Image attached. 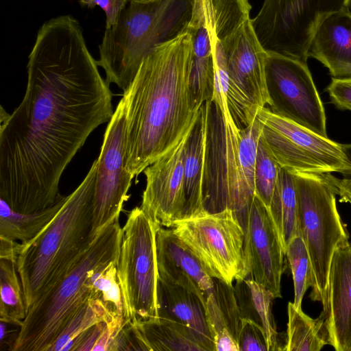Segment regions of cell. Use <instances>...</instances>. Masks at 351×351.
Returning <instances> with one entry per match:
<instances>
[{"label":"cell","mask_w":351,"mask_h":351,"mask_svg":"<svg viewBox=\"0 0 351 351\" xmlns=\"http://www.w3.org/2000/svg\"><path fill=\"white\" fill-rule=\"evenodd\" d=\"M195 0H131L117 23L106 28L97 60L106 81L124 92L144 58L157 45L184 32Z\"/></svg>","instance_id":"obj_5"},{"label":"cell","mask_w":351,"mask_h":351,"mask_svg":"<svg viewBox=\"0 0 351 351\" xmlns=\"http://www.w3.org/2000/svg\"><path fill=\"white\" fill-rule=\"evenodd\" d=\"M13 324L8 323L5 322L0 321L1 325V339L0 346L1 348L5 345L7 346V350L12 351L14 345L17 339L18 335L21 329V325L16 324L12 328Z\"/></svg>","instance_id":"obj_38"},{"label":"cell","mask_w":351,"mask_h":351,"mask_svg":"<svg viewBox=\"0 0 351 351\" xmlns=\"http://www.w3.org/2000/svg\"><path fill=\"white\" fill-rule=\"evenodd\" d=\"M121 238L119 219L97 234L73 269L29 308L12 351H47L80 308L99 298L91 274L99 265L119 262Z\"/></svg>","instance_id":"obj_6"},{"label":"cell","mask_w":351,"mask_h":351,"mask_svg":"<svg viewBox=\"0 0 351 351\" xmlns=\"http://www.w3.org/2000/svg\"><path fill=\"white\" fill-rule=\"evenodd\" d=\"M131 0H79L82 6L100 7L106 14V28L114 25Z\"/></svg>","instance_id":"obj_36"},{"label":"cell","mask_w":351,"mask_h":351,"mask_svg":"<svg viewBox=\"0 0 351 351\" xmlns=\"http://www.w3.org/2000/svg\"><path fill=\"white\" fill-rule=\"evenodd\" d=\"M250 11L239 8L212 20L226 59L227 104L241 129L251 123L260 108L271 105L266 73L267 52L254 29Z\"/></svg>","instance_id":"obj_7"},{"label":"cell","mask_w":351,"mask_h":351,"mask_svg":"<svg viewBox=\"0 0 351 351\" xmlns=\"http://www.w3.org/2000/svg\"><path fill=\"white\" fill-rule=\"evenodd\" d=\"M192 49L187 31L156 46L123 92L125 166L134 178L175 147L197 120L202 106L190 88Z\"/></svg>","instance_id":"obj_2"},{"label":"cell","mask_w":351,"mask_h":351,"mask_svg":"<svg viewBox=\"0 0 351 351\" xmlns=\"http://www.w3.org/2000/svg\"><path fill=\"white\" fill-rule=\"evenodd\" d=\"M126 108L123 97L119 101L104 136L93 204V238L104 227L119 219L134 177L125 166Z\"/></svg>","instance_id":"obj_14"},{"label":"cell","mask_w":351,"mask_h":351,"mask_svg":"<svg viewBox=\"0 0 351 351\" xmlns=\"http://www.w3.org/2000/svg\"><path fill=\"white\" fill-rule=\"evenodd\" d=\"M146 1H153V0H146Z\"/></svg>","instance_id":"obj_41"},{"label":"cell","mask_w":351,"mask_h":351,"mask_svg":"<svg viewBox=\"0 0 351 351\" xmlns=\"http://www.w3.org/2000/svg\"><path fill=\"white\" fill-rule=\"evenodd\" d=\"M262 136L274 158L293 173H340L349 165L339 144L264 107L256 114Z\"/></svg>","instance_id":"obj_12"},{"label":"cell","mask_w":351,"mask_h":351,"mask_svg":"<svg viewBox=\"0 0 351 351\" xmlns=\"http://www.w3.org/2000/svg\"><path fill=\"white\" fill-rule=\"evenodd\" d=\"M207 138L203 186L205 212L232 210L242 226L254 196V169L262 125L241 129L228 107L206 102Z\"/></svg>","instance_id":"obj_4"},{"label":"cell","mask_w":351,"mask_h":351,"mask_svg":"<svg viewBox=\"0 0 351 351\" xmlns=\"http://www.w3.org/2000/svg\"><path fill=\"white\" fill-rule=\"evenodd\" d=\"M206 316L215 351H239L238 339L241 315L233 285L214 278V286L206 302Z\"/></svg>","instance_id":"obj_23"},{"label":"cell","mask_w":351,"mask_h":351,"mask_svg":"<svg viewBox=\"0 0 351 351\" xmlns=\"http://www.w3.org/2000/svg\"><path fill=\"white\" fill-rule=\"evenodd\" d=\"M307 56L319 61L333 77H351L350 9L334 12L319 25Z\"/></svg>","instance_id":"obj_19"},{"label":"cell","mask_w":351,"mask_h":351,"mask_svg":"<svg viewBox=\"0 0 351 351\" xmlns=\"http://www.w3.org/2000/svg\"><path fill=\"white\" fill-rule=\"evenodd\" d=\"M238 344L239 351H269L263 330L247 319H241Z\"/></svg>","instance_id":"obj_34"},{"label":"cell","mask_w":351,"mask_h":351,"mask_svg":"<svg viewBox=\"0 0 351 351\" xmlns=\"http://www.w3.org/2000/svg\"><path fill=\"white\" fill-rule=\"evenodd\" d=\"M172 228L213 278L232 285L250 276L244 230L232 210L204 213L176 221Z\"/></svg>","instance_id":"obj_10"},{"label":"cell","mask_w":351,"mask_h":351,"mask_svg":"<svg viewBox=\"0 0 351 351\" xmlns=\"http://www.w3.org/2000/svg\"><path fill=\"white\" fill-rule=\"evenodd\" d=\"M67 197L61 195L53 206L33 213L16 212L0 199V237L21 243L32 239L53 220Z\"/></svg>","instance_id":"obj_27"},{"label":"cell","mask_w":351,"mask_h":351,"mask_svg":"<svg viewBox=\"0 0 351 351\" xmlns=\"http://www.w3.org/2000/svg\"><path fill=\"white\" fill-rule=\"evenodd\" d=\"M324 176L332 185L336 195H339L340 201L351 204V177L343 176V178H337L331 173H326Z\"/></svg>","instance_id":"obj_37"},{"label":"cell","mask_w":351,"mask_h":351,"mask_svg":"<svg viewBox=\"0 0 351 351\" xmlns=\"http://www.w3.org/2000/svg\"><path fill=\"white\" fill-rule=\"evenodd\" d=\"M71 14L45 21L28 57L24 97L1 106L0 199L21 213L60 198L64 169L89 135L113 115L112 94Z\"/></svg>","instance_id":"obj_1"},{"label":"cell","mask_w":351,"mask_h":351,"mask_svg":"<svg viewBox=\"0 0 351 351\" xmlns=\"http://www.w3.org/2000/svg\"><path fill=\"white\" fill-rule=\"evenodd\" d=\"M118 262L112 261L96 267L91 274L93 288L98 297L123 316V304L117 278Z\"/></svg>","instance_id":"obj_33"},{"label":"cell","mask_w":351,"mask_h":351,"mask_svg":"<svg viewBox=\"0 0 351 351\" xmlns=\"http://www.w3.org/2000/svg\"><path fill=\"white\" fill-rule=\"evenodd\" d=\"M158 317L189 328L208 351H215L214 338L206 316V304L193 292L158 278Z\"/></svg>","instance_id":"obj_21"},{"label":"cell","mask_w":351,"mask_h":351,"mask_svg":"<svg viewBox=\"0 0 351 351\" xmlns=\"http://www.w3.org/2000/svg\"><path fill=\"white\" fill-rule=\"evenodd\" d=\"M210 0H195L186 31L192 36L190 88L195 103L201 106L212 99L215 68L210 32Z\"/></svg>","instance_id":"obj_20"},{"label":"cell","mask_w":351,"mask_h":351,"mask_svg":"<svg viewBox=\"0 0 351 351\" xmlns=\"http://www.w3.org/2000/svg\"><path fill=\"white\" fill-rule=\"evenodd\" d=\"M160 226L139 206L129 212L122 228L117 267L124 322L158 317L156 239Z\"/></svg>","instance_id":"obj_9"},{"label":"cell","mask_w":351,"mask_h":351,"mask_svg":"<svg viewBox=\"0 0 351 351\" xmlns=\"http://www.w3.org/2000/svg\"><path fill=\"white\" fill-rule=\"evenodd\" d=\"M206 138L207 108L205 102L199 109L187 140L184 162L185 219L206 213L203 205Z\"/></svg>","instance_id":"obj_24"},{"label":"cell","mask_w":351,"mask_h":351,"mask_svg":"<svg viewBox=\"0 0 351 351\" xmlns=\"http://www.w3.org/2000/svg\"><path fill=\"white\" fill-rule=\"evenodd\" d=\"M235 282L233 289L241 317L263 330L269 351L284 350L286 336L277 330L272 313L273 293L250 276Z\"/></svg>","instance_id":"obj_25"},{"label":"cell","mask_w":351,"mask_h":351,"mask_svg":"<svg viewBox=\"0 0 351 351\" xmlns=\"http://www.w3.org/2000/svg\"><path fill=\"white\" fill-rule=\"evenodd\" d=\"M268 210L278 230L285 254L291 239L300 235V230L295 176L283 168H281Z\"/></svg>","instance_id":"obj_26"},{"label":"cell","mask_w":351,"mask_h":351,"mask_svg":"<svg viewBox=\"0 0 351 351\" xmlns=\"http://www.w3.org/2000/svg\"><path fill=\"white\" fill-rule=\"evenodd\" d=\"M341 145L349 167L348 169L341 171L339 173L346 177H351V144Z\"/></svg>","instance_id":"obj_40"},{"label":"cell","mask_w":351,"mask_h":351,"mask_svg":"<svg viewBox=\"0 0 351 351\" xmlns=\"http://www.w3.org/2000/svg\"><path fill=\"white\" fill-rule=\"evenodd\" d=\"M287 313L285 351H319L329 344L328 333L321 315L313 319L292 302L288 303Z\"/></svg>","instance_id":"obj_28"},{"label":"cell","mask_w":351,"mask_h":351,"mask_svg":"<svg viewBox=\"0 0 351 351\" xmlns=\"http://www.w3.org/2000/svg\"><path fill=\"white\" fill-rule=\"evenodd\" d=\"M322 306L329 344L337 351H351V242L334 252Z\"/></svg>","instance_id":"obj_17"},{"label":"cell","mask_w":351,"mask_h":351,"mask_svg":"<svg viewBox=\"0 0 351 351\" xmlns=\"http://www.w3.org/2000/svg\"><path fill=\"white\" fill-rule=\"evenodd\" d=\"M156 248L158 278L193 292L206 304L214 278L172 229L159 228Z\"/></svg>","instance_id":"obj_18"},{"label":"cell","mask_w":351,"mask_h":351,"mask_svg":"<svg viewBox=\"0 0 351 351\" xmlns=\"http://www.w3.org/2000/svg\"><path fill=\"white\" fill-rule=\"evenodd\" d=\"M298 203L300 235L310 260V298L324 302L336 248L349 241L336 205V193L324 174L293 173Z\"/></svg>","instance_id":"obj_8"},{"label":"cell","mask_w":351,"mask_h":351,"mask_svg":"<svg viewBox=\"0 0 351 351\" xmlns=\"http://www.w3.org/2000/svg\"><path fill=\"white\" fill-rule=\"evenodd\" d=\"M97 162L53 220L34 238L19 243L16 266L26 310L73 269L94 238L93 204Z\"/></svg>","instance_id":"obj_3"},{"label":"cell","mask_w":351,"mask_h":351,"mask_svg":"<svg viewBox=\"0 0 351 351\" xmlns=\"http://www.w3.org/2000/svg\"><path fill=\"white\" fill-rule=\"evenodd\" d=\"M281 168L261 133L255 162L254 194L267 209L271 205Z\"/></svg>","instance_id":"obj_31"},{"label":"cell","mask_w":351,"mask_h":351,"mask_svg":"<svg viewBox=\"0 0 351 351\" xmlns=\"http://www.w3.org/2000/svg\"><path fill=\"white\" fill-rule=\"evenodd\" d=\"M189 132L143 171L146 185L140 207L161 226L173 227L186 218L184 162Z\"/></svg>","instance_id":"obj_15"},{"label":"cell","mask_w":351,"mask_h":351,"mask_svg":"<svg viewBox=\"0 0 351 351\" xmlns=\"http://www.w3.org/2000/svg\"><path fill=\"white\" fill-rule=\"evenodd\" d=\"M242 227L250 276L269 289L275 298H281L285 254L268 209L255 194Z\"/></svg>","instance_id":"obj_16"},{"label":"cell","mask_w":351,"mask_h":351,"mask_svg":"<svg viewBox=\"0 0 351 351\" xmlns=\"http://www.w3.org/2000/svg\"><path fill=\"white\" fill-rule=\"evenodd\" d=\"M0 321L21 325L27 315L16 262L0 258Z\"/></svg>","instance_id":"obj_30"},{"label":"cell","mask_w":351,"mask_h":351,"mask_svg":"<svg viewBox=\"0 0 351 351\" xmlns=\"http://www.w3.org/2000/svg\"><path fill=\"white\" fill-rule=\"evenodd\" d=\"M19 243L0 237V258L16 262Z\"/></svg>","instance_id":"obj_39"},{"label":"cell","mask_w":351,"mask_h":351,"mask_svg":"<svg viewBox=\"0 0 351 351\" xmlns=\"http://www.w3.org/2000/svg\"><path fill=\"white\" fill-rule=\"evenodd\" d=\"M117 315H120L101 298L89 299L71 318L47 351H73L82 334L97 324L108 322Z\"/></svg>","instance_id":"obj_29"},{"label":"cell","mask_w":351,"mask_h":351,"mask_svg":"<svg viewBox=\"0 0 351 351\" xmlns=\"http://www.w3.org/2000/svg\"><path fill=\"white\" fill-rule=\"evenodd\" d=\"M129 326L136 350L208 351L189 328L169 319L157 317Z\"/></svg>","instance_id":"obj_22"},{"label":"cell","mask_w":351,"mask_h":351,"mask_svg":"<svg viewBox=\"0 0 351 351\" xmlns=\"http://www.w3.org/2000/svg\"><path fill=\"white\" fill-rule=\"evenodd\" d=\"M350 7L351 0H263L252 23L267 51L306 62L319 25L330 14Z\"/></svg>","instance_id":"obj_11"},{"label":"cell","mask_w":351,"mask_h":351,"mask_svg":"<svg viewBox=\"0 0 351 351\" xmlns=\"http://www.w3.org/2000/svg\"><path fill=\"white\" fill-rule=\"evenodd\" d=\"M326 90L338 108L351 111V77H332Z\"/></svg>","instance_id":"obj_35"},{"label":"cell","mask_w":351,"mask_h":351,"mask_svg":"<svg viewBox=\"0 0 351 351\" xmlns=\"http://www.w3.org/2000/svg\"><path fill=\"white\" fill-rule=\"evenodd\" d=\"M285 255L288 259L294 285V302L302 309L304 295L311 285V265L308 254L302 237L296 235L289 243Z\"/></svg>","instance_id":"obj_32"},{"label":"cell","mask_w":351,"mask_h":351,"mask_svg":"<svg viewBox=\"0 0 351 351\" xmlns=\"http://www.w3.org/2000/svg\"><path fill=\"white\" fill-rule=\"evenodd\" d=\"M267 52L266 73L271 110L322 136L328 137L324 106L307 63Z\"/></svg>","instance_id":"obj_13"}]
</instances>
